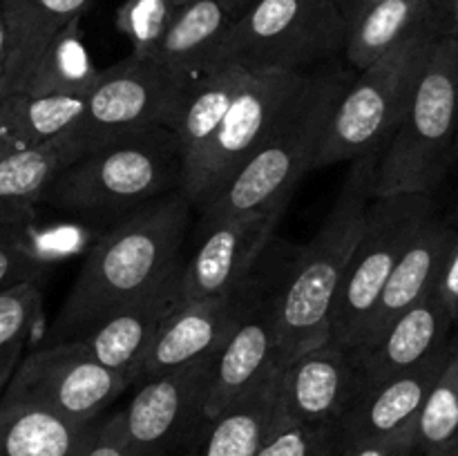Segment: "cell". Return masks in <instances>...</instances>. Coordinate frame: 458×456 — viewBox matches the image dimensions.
<instances>
[{
  "label": "cell",
  "instance_id": "277c9868",
  "mask_svg": "<svg viewBox=\"0 0 458 456\" xmlns=\"http://www.w3.org/2000/svg\"><path fill=\"white\" fill-rule=\"evenodd\" d=\"M353 74L356 70L338 63L320 67L302 101L250 156L226 190L199 215L197 224L244 217L289 204L300 179L316 173L331 114Z\"/></svg>",
  "mask_w": 458,
  "mask_h": 456
},
{
  "label": "cell",
  "instance_id": "7402d4cb",
  "mask_svg": "<svg viewBox=\"0 0 458 456\" xmlns=\"http://www.w3.org/2000/svg\"><path fill=\"white\" fill-rule=\"evenodd\" d=\"M231 25V13L217 0H191L174 9L168 27L148 58L182 79L197 80L217 67Z\"/></svg>",
  "mask_w": 458,
  "mask_h": 456
},
{
  "label": "cell",
  "instance_id": "bcb514c9",
  "mask_svg": "<svg viewBox=\"0 0 458 456\" xmlns=\"http://www.w3.org/2000/svg\"><path fill=\"white\" fill-rule=\"evenodd\" d=\"M168 3H170V4H173V0H168Z\"/></svg>",
  "mask_w": 458,
  "mask_h": 456
},
{
  "label": "cell",
  "instance_id": "1f68e13d",
  "mask_svg": "<svg viewBox=\"0 0 458 456\" xmlns=\"http://www.w3.org/2000/svg\"><path fill=\"white\" fill-rule=\"evenodd\" d=\"M174 7L168 0H128L119 9L116 25L128 36L134 56L148 58L159 43L161 34L173 18Z\"/></svg>",
  "mask_w": 458,
  "mask_h": 456
},
{
  "label": "cell",
  "instance_id": "8992f818",
  "mask_svg": "<svg viewBox=\"0 0 458 456\" xmlns=\"http://www.w3.org/2000/svg\"><path fill=\"white\" fill-rule=\"evenodd\" d=\"M447 31H452L447 22L425 27L353 74L335 103L316 170L343 161L352 164L387 146L410 107L434 47Z\"/></svg>",
  "mask_w": 458,
  "mask_h": 456
},
{
  "label": "cell",
  "instance_id": "f546056e",
  "mask_svg": "<svg viewBox=\"0 0 458 456\" xmlns=\"http://www.w3.org/2000/svg\"><path fill=\"white\" fill-rule=\"evenodd\" d=\"M43 313L40 282H21L0 293V392L25 358V344Z\"/></svg>",
  "mask_w": 458,
  "mask_h": 456
},
{
  "label": "cell",
  "instance_id": "484cf974",
  "mask_svg": "<svg viewBox=\"0 0 458 456\" xmlns=\"http://www.w3.org/2000/svg\"><path fill=\"white\" fill-rule=\"evenodd\" d=\"M249 79L250 70L224 65L188 85L170 125V130L177 134L179 150L183 156V174L204 155L222 125L224 116L228 114L233 101Z\"/></svg>",
  "mask_w": 458,
  "mask_h": 456
},
{
  "label": "cell",
  "instance_id": "83f0119b",
  "mask_svg": "<svg viewBox=\"0 0 458 456\" xmlns=\"http://www.w3.org/2000/svg\"><path fill=\"white\" fill-rule=\"evenodd\" d=\"M85 110L83 97H36L13 92L0 98V141L34 148L67 137Z\"/></svg>",
  "mask_w": 458,
  "mask_h": 456
},
{
  "label": "cell",
  "instance_id": "6da1fadb",
  "mask_svg": "<svg viewBox=\"0 0 458 456\" xmlns=\"http://www.w3.org/2000/svg\"><path fill=\"white\" fill-rule=\"evenodd\" d=\"M195 208L183 192L146 206L98 237L45 334L43 344L79 338L94 325L159 289L183 264Z\"/></svg>",
  "mask_w": 458,
  "mask_h": 456
},
{
  "label": "cell",
  "instance_id": "ab89813d",
  "mask_svg": "<svg viewBox=\"0 0 458 456\" xmlns=\"http://www.w3.org/2000/svg\"><path fill=\"white\" fill-rule=\"evenodd\" d=\"M217 3L222 4V7L231 13L233 21H235V18H240L242 13H244L246 9L255 3V0H217Z\"/></svg>",
  "mask_w": 458,
  "mask_h": 456
},
{
  "label": "cell",
  "instance_id": "5bb4252c",
  "mask_svg": "<svg viewBox=\"0 0 458 456\" xmlns=\"http://www.w3.org/2000/svg\"><path fill=\"white\" fill-rule=\"evenodd\" d=\"M286 206H277L244 217L197 224V246L191 258H183L179 275V302L224 293L253 275L271 249L273 232Z\"/></svg>",
  "mask_w": 458,
  "mask_h": 456
},
{
  "label": "cell",
  "instance_id": "52a82bcc",
  "mask_svg": "<svg viewBox=\"0 0 458 456\" xmlns=\"http://www.w3.org/2000/svg\"><path fill=\"white\" fill-rule=\"evenodd\" d=\"M349 22L335 0H255L224 38L217 67L311 72L344 58ZM215 67V70H217Z\"/></svg>",
  "mask_w": 458,
  "mask_h": 456
},
{
  "label": "cell",
  "instance_id": "9c48e42d",
  "mask_svg": "<svg viewBox=\"0 0 458 456\" xmlns=\"http://www.w3.org/2000/svg\"><path fill=\"white\" fill-rule=\"evenodd\" d=\"M437 215L425 192L374 197L331 313V338L356 347L389 275L420 228Z\"/></svg>",
  "mask_w": 458,
  "mask_h": 456
},
{
  "label": "cell",
  "instance_id": "e0dca14e",
  "mask_svg": "<svg viewBox=\"0 0 458 456\" xmlns=\"http://www.w3.org/2000/svg\"><path fill=\"white\" fill-rule=\"evenodd\" d=\"M179 275H182V266L150 295L112 313L110 317L67 342L101 365L132 378L137 384L139 371L152 344L157 342L165 322L182 304L179 302Z\"/></svg>",
  "mask_w": 458,
  "mask_h": 456
},
{
  "label": "cell",
  "instance_id": "4fadbf2b",
  "mask_svg": "<svg viewBox=\"0 0 458 456\" xmlns=\"http://www.w3.org/2000/svg\"><path fill=\"white\" fill-rule=\"evenodd\" d=\"M268 250L253 275L246 277L242 284L224 293L210 295V298L182 304L170 316L139 371L137 384L182 369L201 358L215 356L224 347V342L231 338L235 326L249 313L259 293L289 262V259L271 255Z\"/></svg>",
  "mask_w": 458,
  "mask_h": 456
},
{
  "label": "cell",
  "instance_id": "2e32d148",
  "mask_svg": "<svg viewBox=\"0 0 458 456\" xmlns=\"http://www.w3.org/2000/svg\"><path fill=\"white\" fill-rule=\"evenodd\" d=\"M289 266L291 259L268 282L231 338L215 353L206 392V416L210 420L282 365L280 291Z\"/></svg>",
  "mask_w": 458,
  "mask_h": 456
},
{
  "label": "cell",
  "instance_id": "7bdbcfd3",
  "mask_svg": "<svg viewBox=\"0 0 458 456\" xmlns=\"http://www.w3.org/2000/svg\"><path fill=\"white\" fill-rule=\"evenodd\" d=\"M320 456H340V432H338V436H335L334 441H331L329 445L322 450Z\"/></svg>",
  "mask_w": 458,
  "mask_h": 456
},
{
  "label": "cell",
  "instance_id": "9a60e30c",
  "mask_svg": "<svg viewBox=\"0 0 458 456\" xmlns=\"http://www.w3.org/2000/svg\"><path fill=\"white\" fill-rule=\"evenodd\" d=\"M360 389L352 347L329 338L284 365L273 425H338Z\"/></svg>",
  "mask_w": 458,
  "mask_h": 456
},
{
  "label": "cell",
  "instance_id": "d6a6232c",
  "mask_svg": "<svg viewBox=\"0 0 458 456\" xmlns=\"http://www.w3.org/2000/svg\"><path fill=\"white\" fill-rule=\"evenodd\" d=\"M338 436V425H271L255 456H320Z\"/></svg>",
  "mask_w": 458,
  "mask_h": 456
},
{
  "label": "cell",
  "instance_id": "d590c367",
  "mask_svg": "<svg viewBox=\"0 0 458 456\" xmlns=\"http://www.w3.org/2000/svg\"><path fill=\"white\" fill-rule=\"evenodd\" d=\"M437 291L438 295H441L443 302H445L447 311H450L452 322H454V326H458V228L454 240H452L445 264H443Z\"/></svg>",
  "mask_w": 458,
  "mask_h": 456
},
{
  "label": "cell",
  "instance_id": "cb8c5ba5",
  "mask_svg": "<svg viewBox=\"0 0 458 456\" xmlns=\"http://www.w3.org/2000/svg\"><path fill=\"white\" fill-rule=\"evenodd\" d=\"M92 0H0L9 30V58L3 92H18L47 45L72 22L81 21Z\"/></svg>",
  "mask_w": 458,
  "mask_h": 456
},
{
  "label": "cell",
  "instance_id": "74e56055",
  "mask_svg": "<svg viewBox=\"0 0 458 456\" xmlns=\"http://www.w3.org/2000/svg\"><path fill=\"white\" fill-rule=\"evenodd\" d=\"M376 3H380V0H335V4H338V9L343 12L344 21L347 22L356 21L362 12H367V9Z\"/></svg>",
  "mask_w": 458,
  "mask_h": 456
},
{
  "label": "cell",
  "instance_id": "f35d334b",
  "mask_svg": "<svg viewBox=\"0 0 458 456\" xmlns=\"http://www.w3.org/2000/svg\"><path fill=\"white\" fill-rule=\"evenodd\" d=\"M7 58H9V30H7V21H4L3 9H0V92H3V80H4V70H7Z\"/></svg>",
  "mask_w": 458,
  "mask_h": 456
},
{
  "label": "cell",
  "instance_id": "603a6c76",
  "mask_svg": "<svg viewBox=\"0 0 458 456\" xmlns=\"http://www.w3.org/2000/svg\"><path fill=\"white\" fill-rule=\"evenodd\" d=\"M450 21L447 0H380L349 22L344 63L360 72L410 36Z\"/></svg>",
  "mask_w": 458,
  "mask_h": 456
},
{
  "label": "cell",
  "instance_id": "44dd1931",
  "mask_svg": "<svg viewBox=\"0 0 458 456\" xmlns=\"http://www.w3.org/2000/svg\"><path fill=\"white\" fill-rule=\"evenodd\" d=\"M76 159L79 152L65 137L34 148L0 141V237L30 226L54 179Z\"/></svg>",
  "mask_w": 458,
  "mask_h": 456
},
{
  "label": "cell",
  "instance_id": "d6986e66",
  "mask_svg": "<svg viewBox=\"0 0 458 456\" xmlns=\"http://www.w3.org/2000/svg\"><path fill=\"white\" fill-rule=\"evenodd\" d=\"M452 326L454 322L450 311L434 289L428 298L392 322L378 340L352 349L362 387L394 378L432 358L450 344Z\"/></svg>",
  "mask_w": 458,
  "mask_h": 456
},
{
  "label": "cell",
  "instance_id": "30bf717a",
  "mask_svg": "<svg viewBox=\"0 0 458 456\" xmlns=\"http://www.w3.org/2000/svg\"><path fill=\"white\" fill-rule=\"evenodd\" d=\"M191 83L152 58L130 54L101 72L85 97L83 116L65 139L83 156L148 130L170 128Z\"/></svg>",
  "mask_w": 458,
  "mask_h": 456
},
{
  "label": "cell",
  "instance_id": "ba28073f",
  "mask_svg": "<svg viewBox=\"0 0 458 456\" xmlns=\"http://www.w3.org/2000/svg\"><path fill=\"white\" fill-rule=\"evenodd\" d=\"M311 72H250L204 155L186 170L182 192L199 217L250 156L268 141L277 125L295 110L316 80Z\"/></svg>",
  "mask_w": 458,
  "mask_h": 456
},
{
  "label": "cell",
  "instance_id": "4316f807",
  "mask_svg": "<svg viewBox=\"0 0 458 456\" xmlns=\"http://www.w3.org/2000/svg\"><path fill=\"white\" fill-rule=\"evenodd\" d=\"M284 365L273 369L244 396L228 405L208 423L192 456H255L268 436L276 414L277 392Z\"/></svg>",
  "mask_w": 458,
  "mask_h": 456
},
{
  "label": "cell",
  "instance_id": "ac0fdd59",
  "mask_svg": "<svg viewBox=\"0 0 458 456\" xmlns=\"http://www.w3.org/2000/svg\"><path fill=\"white\" fill-rule=\"evenodd\" d=\"M447 356H450V344L414 369L362 387L353 405L338 423L340 441L389 436L401 429L419 427L420 411L445 367Z\"/></svg>",
  "mask_w": 458,
  "mask_h": 456
},
{
  "label": "cell",
  "instance_id": "b9f144b4",
  "mask_svg": "<svg viewBox=\"0 0 458 456\" xmlns=\"http://www.w3.org/2000/svg\"><path fill=\"white\" fill-rule=\"evenodd\" d=\"M447 7H450L452 31H454V34H458V0H447Z\"/></svg>",
  "mask_w": 458,
  "mask_h": 456
},
{
  "label": "cell",
  "instance_id": "60d3db41",
  "mask_svg": "<svg viewBox=\"0 0 458 456\" xmlns=\"http://www.w3.org/2000/svg\"><path fill=\"white\" fill-rule=\"evenodd\" d=\"M423 456H458V436L452 438V441L445 443V445L437 447V450L425 452Z\"/></svg>",
  "mask_w": 458,
  "mask_h": 456
},
{
  "label": "cell",
  "instance_id": "8d00e7d4",
  "mask_svg": "<svg viewBox=\"0 0 458 456\" xmlns=\"http://www.w3.org/2000/svg\"><path fill=\"white\" fill-rule=\"evenodd\" d=\"M85 456H128L125 454L123 441H121L119 423H116L114 414L103 416L97 427V434H94L92 445L85 452Z\"/></svg>",
  "mask_w": 458,
  "mask_h": 456
},
{
  "label": "cell",
  "instance_id": "e575fe53",
  "mask_svg": "<svg viewBox=\"0 0 458 456\" xmlns=\"http://www.w3.org/2000/svg\"><path fill=\"white\" fill-rule=\"evenodd\" d=\"M419 452V427H407L389 436L340 441V456H414Z\"/></svg>",
  "mask_w": 458,
  "mask_h": 456
},
{
  "label": "cell",
  "instance_id": "836d02e7",
  "mask_svg": "<svg viewBox=\"0 0 458 456\" xmlns=\"http://www.w3.org/2000/svg\"><path fill=\"white\" fill-rule=\"evenodd\" d=\"M27 231L30 226L0 237V293L21 282H40L49 268V262L36 253Z\"/></svg>",
  "mask_w": 458,
  "mask_h": 456
},
{
  "label": "cell",
  "instance_id": "f1b7e54d",
  "mask_svg": "<svg viewBox=\"0 0 458 456\" xmlns=\"http://www.w3.org/2000/svg\"><path fill=\"white\" fill-rule=\"evenodd\" d=\"M101 72V67L94 65L81 38V27L76 21L47 45L18 92L36 94V97L58 94V97L85 98L89 89L97 85Z\"/></svg>",
  "mask_w": 458,
  "mask_h": 456
},
{
  "label": "cell",
  "instance_id": "7c38bea8",
  "mask_svg": "<svg viewBox=\"0 0 458 456\" xmlns=\"http://www.w3.org/2000/svg\"><path fill=\"white\" fill-rule=\"evenodd\" d=\"M128 389H134L132 378L61 342L27 353L3 398L34 402L76 423H97Z\"/></svg>",
  "mask_w": 458,
  "mask_h": 456
},
{
  "label": "cell",
  "instance_id": "4dcf8cb0",
  "mask_svg": "<svg viewBox=\"0 0 458 456\" xmlns=\"http://www.w3.org/2000/svg\"><path fill=\"white\" fill-rule=\"evenodd\" d=\"M458 436V335H452L450 356L419 418V452L445 445Z\"/></svg>",
  "mask_w": 458,
  "mask_h": 456
},
{
  "label": "cell",
  "instance_id": "3957f363",
  "mask_svg": "<svg viewBox=\"0 0 458 456\" xmlns=\"http://www.w3.org/2000/svg\"><path fill=\"white\" fill-rule=\"evenodd\" d=\"M182 183L183 156L177 134L155 128L67 164L43 204L106 232L146 206L182 192Z\"/></svg>",
  "mask_w": 458,
  "mask_h": 456
},
{
  "label": "cell",
  "instance_id": "5b68a950",
  "mask_svg": "<svg viewBox=\"0 0 458 456\" xmlns=\"http://www.w3.org/2000/svg\"><path fill=\"white\" fill-rule=\"evenodd\" d=\"M458 34L447 31L434 47L410 107L378 155L376 197L434 195L456 161Z\"/></svg>",
  "mask_w": 458,
  "mask_h": 456
},
{
  "label": "cell",
  "instance_id": "ffe728a7",
  "mask_svg": "<svg viewBox=\"0 0 458 456\" xmlns=\"http://www.w3.org/2000/svg\"><path fill=\"white\" fill-rule=\"evenodd\" d=\"M454 235L456 228L443 222L438 215H434L420 228V232L407 246L401 262L396 264L394 273L389 275L360 340L352 349L365 347V344L378 340L389 329L392 322H396L403 313L410 311L411 307H416L420 300H425L437 289Z\"/></svg>",
  "mask_w": 458,
  "mask_h": 456
},
{
  "label": "cell",
  "instance_id": "ee69618b",
  "mask_svg": "<svg viewBox=\"0 0 458 456\" xmlns=\"http://www.w3.org/2000/svg\"><path fill=\"white\" fill-rule=\"evenodd\" d=\"M186 3H191V0H173V7L179 9V7H182V4H186Z\"/></svg>",
  "mask_w": 458,
  "mask_h": 456
},
{
  "label": "cell",
  "instance_id": "f6af8a7d",
  "mask_svg": "<svg viewBox=\"0 0 458 456\" xmlns=\"http://www.w3.org/2000/svg\"><path fill=\"white\" fill-rule=\"evenodd\" d=\"M456 161H458V143H456Z\"/></svg>",
  "mask_w": 458,
  "mask_h": 456
},
{
  "label": "cell",
  "instance_id": "7a4b0ae2",
  "mask_svg": "<svg viewBox=\"0 0 458 456\" xmlns=\"http://www.w3.org/2000/svg\"><path fill=\"white\" fill-rule=\"evenodd\" d=\"M380 150L352 161L329 215L307 246L291 259L280 291L282 365L331 338V313L352 255L376 197Z\"/></svg>",
  "mask_w": 458,
  "mask_h": 456
},
{
  "label": "cell",
  "instance_id": "8fae6325",
  "mask_svg": "<svg viewBox=\"0 0 458 456\" xmlns=\"http://www.w3.org/2000/svg\"><path fill=\"white\" fill-rule=\"evenodd\" d=\"M213 358L134 387L123 410L114 411L128 456H192L208 429L206 392Z\"/></svg>",
  "mask_w": 458,
  "mask_h": 456
},
{
  "label": "cell",
  "instance_id": "d4e9b609",
  "mask_svg": "<svg viewBox=\"0 0 458 456\" xmlns=\"http://www.w3.org/2000/svg\"><path fill=\"white\" fill-rule=\"evenodd\" d=\"M98 423H76L34 402L0 398V456H85Z\"/></svg>",
  "mask_w": 458,
  "mask_h": 456
}]
</instances>
